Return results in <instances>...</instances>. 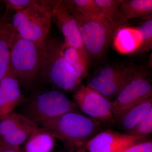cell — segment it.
Segmentation results:
<instances>
[{"label": "cell", "instance_id": "obj_1", "mask_svg": "<svg viewBox=\"0 0 152 152\" xmlns=\"http://www.w3.org/2000/svg\"><path fill=\"white\" fill-rule=\"evenodd\" d=\"M100 124L98 120L72 111L39 126L60 140L71 152H85L88 142L101 132Z\"/></svg>", "mask_w": 152, "mask_h": 152}, {"label": "cell", "instance_id": "obj_2", "mask_svg": "<svg viewBox=\"0 0 152 152\" xmlns=\"http://www.w3.org/2000/svg\"><path fill=\"white\" fill-rule=\"evenodd\" d=\"M44 44L23 39L16 33L13 39L10 67L26 89H31L39 77Z\"/></svg>", "mask_w": 152, "mask_h": 152}, {"label": "cell", "instance_id": "obj_3", "mask_svg": "<svg viewBox=\"0 0 152 152\" xmlns=\"http://www.w3.org/2000/svg\"><path fill=\"white\" fill-rule=\"evenodd\" d=\"M62 43L56 39H48L45 42L39 77L64 91H76L82 80L76 75L63 56Z\"/></svg>", "mask_w": 152, "mask_h": 152}, {"label": "cell", "instance_id": "obj_4", "mask_svg": "<svg viewBox=\"0 0 152 152\" xmlns=\"http://www.w3.org/2000/svg\"><path fill=\"white\" fill-rule=\"evenodd\" d=\"M52 20L49 1H40L35 5L15 13L10 23L21 37L44 44L48 39Z\"/></svg>", "mask_w": 152, "mask_h": 152}, {"label": "cell", "instance_id": "obj_5", "mask_svg": "<svg viewBox=\"0 0 152 152\" xmlns=\"http://www.w3.org/2000/svg\"><path fill=\"white\" fill-rule=\"evenodd\" d=\"M78 26L84 48L90 60H98L107 51L115 31L104 18L85 17L76 10L71 0L67 1Z\"/></svg>", "mask_w": 152, "mask_h": 152}, {"label": "cell", "instance_id": "obj_6", "mask_svg": "<svg viewBox=\"0 0 152 152\" xmlns=\"http://www.w3.org/2000/svg\"><path fill=\"white\" fill-rule=\"evenodd\" d=\"M77 107L75 102L62 93L50 90L34 95L23 114L40 126L69 112L76 111Z\"/></svg>", "mask_w": 152, "mask_h": 152}, {"label": "cell", "instance_id": "obj_7", "mask_svg": "<svg viewBox=\"0 0 152 152\" xmlns=\"http://www.w3.org/2000/svg\"><path fill=\"white\" fill-rule=\"evenodd\" d=\"M152 97L151 80L148 72L137 66L132 77L112 102L114 118L118 119L141 101Z\"/></svg>", "mask_w": 152, "mask_h": 152}, {"label": "cell", "instance_id": "obj_8", "mask_svg": "<svg viewBox=\"0 0 152 152\" xmlns=\"http://www.w3.org/2000/svg\"><path fill=\"white\" fill-rule=\"evenodd\" d=\"M75 102L82 112L104 123H113L112 102L87 86H80L74 95Z\"/></svg>", "mask_w": 152, "mask_h": 152}, {"label": "cell", "instance_id": "obj_9", "mask_svg": "<svg viewBox=\"0 0 152 152\" xmlns=\"http://www.w3.org/2000/svg\"><path fill=\"white\" fill-rule=\"evenodd\" d=\"M38 127L23 114L12 113L0 121V141L9 146L20 148Z\"/></svg>", "mask_w": 152, "mask_h": 152}, {"label": "cell", "instance_id": "obj_10", "mask_svg": "<svg viewBox=\"0 0 152 152\" xmlns=\"http://www.w3.org/2000/svg\"><path fill=\"white\" fill-rule=\"evenodd\" d=\"M49 2L52 20L62 33L64 42L87 53L77 23L67 1H49Z\"/></svg>", "mask_w": 152, "mask_h": 152}, {"label": "cell", "instance_id": "obj_11", "mask_svg": "<svg viewBox=\"0 0 152 152\" xmlns=\"http://www.w3.org/2000/svg\"><path fill=\"white\" fill-rule=\"evenodd\" d=\"M148 137L107 130L95 135L88 142L86 149L89 152H119L133 144L147 140Z\"/></svg>", "mask_w": 152, "mask_h": 152}, {"label": "cell", "instance_id": "obj_12", "mask_svg": "<svg viewBox=\"0 0 152 152\" xmlns=\"http://www.w3.org/2000/svg\"><path fill=\"white\" fill-rule=\"evenodd\" d=\"M24 100L20 82L10 67L0 81V121L12 113Z\"/></svg>", "mask_w": 152, "mask_h": 152}, {"label": "cell", "instance_id": "obj_13", "mask_svg": "<svg viewBox=\"0 0 152 152\" xmlns=\"http://www.w3.org/2000/svg\"><path fill=\"white\" fill-rule=\"evenodd\" d=\"M114 46L123 54L136 53L142 43V36L137 28L121 27L115 32Z\"/></svg>", "mask_w": 152, "mask_h": 152}, {"label": "cell", "instance_id": "obj_14", "mask_svg": "<svg viewBox=\"0 0 152 152\" xmlns=\"http://www.w3.org/2000/svg\"><path fill=\"white\" fill-rule=\"evenodd\" d=\"M15 32L10 21L0 19V81L10 69V55Z\"/></svg>", "mask_w": 152, "mask_h": 152}, {"label": "cell", "instance_id": "obj_15", "mask_svg": "<svg viewBox=\"0 0 152 152\" xmlns=\"http://www.w3.org/2000/svg\"><path fill=\"white\" fill-rule=\"evenodd\" d=\"M61 50L66 61L79 78L82 80L87 77L91 60L86 53L65 42L62 43Z\"/></svg>", "mask_w": 152, "mask_h": 152}, {"label": "cell", "instance_id": "obj_16", "mask_svg": "<svg viewBox=\"0 0 152 152\" xmlns=\"http://www.w3.org/2000/svg\"><path fill=\"white\" fill-rule=\"evenodd\" d=\"M120 9L126 22L140 18H151L152 0H121Z\"/></svg>", "mask_w": 152, "mask_h": 152}, {"label": "cell", "instance_id": "obj_17", "mask_svg": "<svg viewBox=\"0 0 152 152\" xmlns=\"http://www.w3.org/2000/svg\"><path fill=\"white\" fill-rule=\"evenodd\" d=\"M55 138L43 128L39 127L25 142L23 152H51Z\"/></svg>", "mask_w": 152, "mask_h": 152}, {"label": "cell", "instance_id": "obj_18", "mask_svg": "<svg viewBox=\"0 0 152 152\" xmlns=\"http://www.w3.org/2000/svg\"><path fill=\"white\" fill-rule=\"evenodd\" d=\"M152 108V97L145 99L128 110L118 119L121 127L130 130Z\"/></svg>", "mask_w": 152, "mask_h": 152}, {"label": "cell", "instance_id": "obj_19", "mask_svg": "<svg viewBox=\"0 0 152 152\" xmlns=\"http://www.w3.org/2000/svg\"><path fill=\"white\" fill-rule=\"evenodd\" d=\"M131 64L130 63H118L103 66L96 71L87 86L91 87L94 85L113 81L124 75Z\"/></svg>", "mask_w": 152, "mask_h": 152}, {"label": "cell", "instance_id": "obj_20", "mask_svg": "<svg viewBox=\"0 0 152 152\" xmlns=\"http://www.w3.org/2000/svg\"><path fill=\"white\" fill-rule=\"evenodd\" d=\"M137 66L132 64L124 75L113 81L96 85L90 87L110 101L116 97L132 77Z\"/></svg>", "mask_w": 152, "mask_h": 152}, {"label": "cell", "instance_id": "obj_21", "mask_svg": "<svg viewBox=\"0 0 152 152\" xmlns=\"http://www.w3.org/2000/svg\"><path fill=\"white\" fill-rule=\"evenodd\" d=\"M95 1L99 8L102 15L110 23L115 32L126 23L120 11L121 0Z\"/></svg>", "mask_w": 152, "mask_h": 152}, {"label": "cell", "instance_id": "obj_22", "mask_svg": "<svg viewBox=\"0 0 152 152\" xmlns=\"http://www.w3.org/2000/svg\"><path fill=\"white\" fill-rule=\"evenodd\" d=\"M75 9L85 17L104 18L95 0H71Z\"/></svg>", "mask_w": 152, "mask_h": 152}, {"label": "cell", "instance_id": "obj_23", "mask_svg": "<svg viewBox=\"0 0 152 152\" xmlns=\"http://www.w3.org/2000/svg\"><path fill=\"white\" fill-rule=\"evenodd\" d=\"M6 10L2 18L10 21L15 13L35 5L40 1L36 0H5Z\"/></svg>", "mask_w": 152, "mask_h": 152}, {"label": "cell", "instance_id": "obj_24", "mask_svg": "<svg viewBox=\"0 0 152 152\" xmlns=\"http://www.w3.org/2000/svg\"><path fill=\"white\" fill-rule=\"evenodd\" d=\"M137 28L142 36L140 46L136 53H145L152 48V18L145 20Z\"/></svg>", "mask_w": 152, "mask_h": 152}, {"label": "cell", "instance_id": "obj_25", "mask_svg": "<svg viewBox=\"0 0 152 152\" xmlns=\"http://www.w3.org/2000/svg\"><path fill=\"white\" fill-rule=\"evenodd\" d=\"M152 132V108L137 125L126 134L132 136L148 137Z\"/></svg>", "mask_w": 152, "mask_h": 152}, {"label": "cell", "instance_id": "obj_26", "mask_svg": "<svg viewBox=\"0 0 152 152\" xmlns=\"http://www.w3.org/2000/svg\"><path fill=\"white\" fill-rule=\"evenodd\" d=\"M119 152H152L151 141H145L129 146Z\"/></svg>", "mask_w": 152, "mask_h": 152}, {"label": "cell", "instance_id": "obj_27", "mask_svg": "<svg viewBox=\"0 0 152 152\" xmlns=\"http://www.w3.org/2000/svg\"><path fill=\"white\" fill-rule=\"evenodd\" d=\"M0 152H23L20 148L9 146L0 141Z\"/></svg>", "mask_w": 152, "mask_h": 152}, {"label": "cell", "instance_id": "obj_28", "mask_svg": "<svg viewBox=\"0 0 152 152\" xmlns=\"http://www.w3.org/2000/svg\"><path fill=\"white\" fill-rule=\"evenodd\" d=\"M71 152V151H70V152Z\"/></svg>", "mask_w": 152, "mask_h": 152}, {"label": "cell", "instance_id": "obj_29", "mask_svg": "<svg viewBox=\"0 0 152 152\" xmlns=\"http://www.w3.org/2000/svg\"><path fill=\"white\" fill-rule=\"evenodd\" d=\"M0 2H1V1H0Z\"/></svg>", "mask_w": 152, "mask_h": 152}]
</instances>
